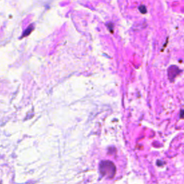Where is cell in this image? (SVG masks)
Returning <instances> with one entry per match:
<instances>
[{"mask_svg": "<svg viewBox=\"0 0 184 184\" xmlns=\"http://www.w3.org/2000/svg\"><path fill=\"white\" fill-rule=\"evenodd\" d=\"M100 171L103 175L109 173L111 175H112V172L114 173L115 168L113 163L109 161H103L100 164Z\"/></svg>", "mask_w": 184, "mask_h": 184, "instance_id": "cell-1", "label": "cell"}, {"mask_svg": "<svg viewBox=\"0 0 184 184\" xmlns=\"http://www.w3.org/2000/svg\"><path fill=\"white\" fill-rule=\"evenodd\" d=\"M32 30H33V27H32V25H31V26H30V27H28V28H27V30H25V33H23V36H25V35H29V33H30Z\"/></svg>", "mask_w": 184, "mask_h": 184, "instance_id": "cell-2", "label": "cell"}]
</instances>
